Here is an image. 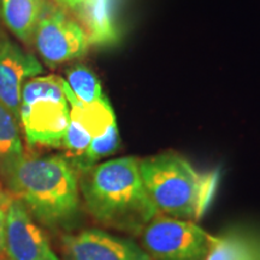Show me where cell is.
Wrapping results in <instances>:
<instances>
[{"label": "cell", "instance_id": "6da1fadb", "mask_svg": "<svg viewBox=\"0 0 260 260\" xmlns=\"http://www.w3.org/2000/svg\"><path fill=\"white\" fill-rule=\"evenodd\" d=\"M11 197L41 225L71 232L81 218L80 175L63 155L24 157L2 176Z\"/></svg>", "mask_w": 260, "mask_h": 260}, {"label": "cell", "instance_id": "7a4b0ae2", "mask_svg": "<svg viewBox=\"0 0 260 260\" xmlns=\"http://www.w3.org/2000/svg\"><path fill=\"white\" fill-rule=\"evenodd\" d=\"M80 193L94 220L138 237L158 211L140 174V159L119 157L81 170Z\"/></svg>", "mask_w": 260, "mask_h": 260}, {"label": "cell", "instance_id": "3957f363", "mask_svg": "<svg viewBox=\"0 0 260 260\" xmlns=\"http://www.w3.org/2000/svg\"><path fill=\"white\" fill-rule=\"evenodd\" d=\"M140 174L159 214L199 222L214 199L218 171H200L175 152L140 159Z\"/></svg>", "mask_w": 260, "mask_h": 260}, {"label": "cell", "instance_id": "277c9868", "mask_svg": "<svg viewBox=\"0 0 260 260\" xmlns=\"http://www.w3.org/2000/svg\"><path fill=\"white\" fill-rule=\"evenodd\" d=\"M138 237L151 260H207L214 240L198 223L164 214H157Z\"/></svg>", "mask_w": 260, "mask_h": 260}, {"label": "cell", "instance_id": "5b68a950", "mask_svg": "<svg viewBox=\"0 0 260 260\" xmlns=\"http://www.w3.org/2000/svg\"><path fill=\"white\" fill-rule=\"evenodd\" d=\"M31 41L42 60L54 67L82 57L88 51L90 38L63 10L47 3Z\"/></svg>", "mask_w": 260, "mask_h": 260}, {"label": "cell", "instance_id": "8992f818", "mask_svg": "<svg viewBox=\"0 0 260 260\" xmlns=\"http://www.w3.org/2000/svg\"><path fill=\"white\" fill-rule=\"evenodd\" d=\"M60 260H151L132 237L96 228L65 233L60 239Z\"/></svg>", "mask_w": 260, "mask_h": 260}, {"label": "cell", "instance_id": "52a82bcc", "mask_svg": "<svg viewBox=\"0 0 260 260\" xmlns=\"http://www.w3.org/2000/svg\"><path fill=\"white\" fill-rule=\"evenodd\" d=\"M44 73L37 57L22 48L0 28V103L19 122L22 88L28 79Z\"/></svg>", "mask_w": 260, "mask_h": 260}, {"label": "cell", "instance_id": "ba28073f", "mask_svg": "<svg viewBox=\"0 0 260 260\" xmlns=\"http://www.w3.org/2000/svg\"><path fill=\"white\" fill-rule=\"evenodd\" d=\"M4 253L9 260H60L46 234L21 201L12 198L5 230Z\"/></svg>", "mask_w": 260, "mask_h": 260}, {"label": "cell", "instance_id": "9c48e42d", "mask_svg": "<svg viewBox=\"0 0 260 260\" xmlns=\"http://www.w3.org/2000/svg\"><path fill=\"white\" fill-rule=\"evenodd\" d=\"M19 122L30 146L61 147L70 123L68 102H38L21 106Z\"/></svg>", "mask_w": 260, "mask_h": 260}, {"label": "cell", "instance_id": "30bf717a", "mask_svg": "<svg viewBox=\"0 0 260 260\" xmlns=\"http://www.w3.org/2000/svg\"><path fill=\"white\" fill-rule=\"evenodd\" d=\"M46 6V0H0V17L16 38L29 44Z\"/></svg>", "mask_w": 260, "mask_h": 260}, {"label": "cell", "instance_id": "8fae6325", "mask_svg": "<svg viewBox=\"0 0 260 260\" xmlns=\"http://www.w3.org/2000/svg\"><path fill=\"white\" fill-rule=\"evenodd\" d=\"M63 89L69 104L70 119L82 125L92 135V139L104 134L116 122L115 112L106 96L99 102L84 104L75 96L65 80L63 81Z\"/></svg>", "mask_w": 260, "mask_h": 260}, {"label": "cell", "instance_id": "7c38bea8", "mask_svg": "<svg viewBox=\"0 0 260 260\" xmlns=\"http://www.w3.org/2000/svg\"><path fill=\"white\" fill-rule=\"evenodd\" d=\"M207 260H260V237L243 230L216 235Z\"/></svg>", "mask_w": 260, "mask_h": 260}, {"label": "cell", "instance_id": "4fadbf2b", "mask_svg": "<svg viewBox=\"0 0 260 260\" xmlns=\"http://www.w3.org/2000/svg\"><path fill=\"white\" fill-rule=\"evenodd\" d=\"M23 157L18 119L0 103V177Z\"/></svg>", "mask_w": 260, "mask_h": 260}, {"label": "cell", "instance_id": "5bb4252c", "mask_svg": "<svg viewBox=\"0 0 260 260\" xmlns=\"http://www.w3.org/2000/svg\"><path fill=\"white\" fill-rule=\"evenodd\" d=\"M63 81L64 79L56 75L29 79L22 88L21 106L31 105L38 102L65 103L67 98L63 89Z\"/></svg>", "mask_w": 260, "mask_h": 260}, {"label": "cell", "instance_id": "9a60e30c", "mask_svg": "<svg viewBox=\"0 0 260 260\" xmlns=\"http://www.w3.org/2000/svg\"><path fill=\"white\" fill-rule=\"evenodd\" d=\"M65 82L70 87L75 96L84 104L99 102L105 96L99 80L92 70L83 65H76L68 70Z\"/></svg>", "mask_w": 260, "mask_h": 260}, {"label": "cell", "instance_id": "2e32d148", "mask_svg": "<svg viewBox=\"0 0 260 260\" xmlns=\"http://www.w3.org/2000/svg\"><path fill=\"white\" fill-rule=\"evenodd\" d=\"M119 147V132L117 128V122L110 126L105 133L92 139L88 147L83 152L82 160L80 161L79 167L86 169L95 164V162L104 157L115 153Z\"/></svg>", "mask_w": 260, "mask_h": 260}, {"label": "cell", "instance_id": "e0dca14e", "mask_svg": "<svg viewBox=\"0 0 260 260\" xmlns=\"http://www.w3.org/2000/svg\"><path fill=\"white\" fill-rule=\"evenodd\" d=\"M90 141H92V135L82 125L70 119L63 138V142H61V147L68 149L71 153L82 155L89 146Z\"/></svg>", "mask_w": 260, "mask_h": 260}, {"label": "cell", "instance_id": "ac0fdd59", "mask_svg": "<svg viewBox=\"0 0 260 260\" xmlns=\"http://www.w3.org/2000/svg\"><path fill=\"white\" fill-rule=\"evenodd\" d=\"M11 194H9L8 191L0 187V253L4 252L6 222H8L9 207L11 205Z\"/></svg>", "mask_w": 260, "mask_h": 260}, {"label": "cell", "instance_id": "d6986e66", "mask_svg": "<svg viewBox=\"0 0 260 260\" xmlns=\"http://www.w3.org/2000/svg\"><path fill=\"white\" fill-rule=\"evenodd\" d=\"M56 2L63 8L82 12H86L92 4V0H56Z\"/></svg>", "mask_w": 260, "mask_h": 260}, {"label": "cell", "instance_id": "ffe728a7", "mask_svg": "<svg viewBox=\"0 0 260 260\" xmlns=\"http://www.w3.org/2000/svg\"><path fill=\"white\" fill-rule=\"evenodd\" d=\"M0 260H5L4 258H3V256H0Z\"/></svg>", "mask_w": 260, "mask_h": 260}]
</instances>
